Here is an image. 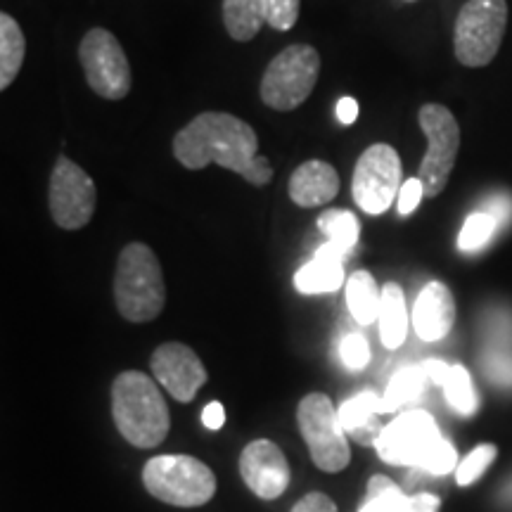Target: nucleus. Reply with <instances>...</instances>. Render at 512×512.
I'll list each match as a JSON object with an SVG mask.
<instances>
[{"mask_svg": "<svg viewBox=\"0 0 512 512\" xmlns=\"http://www.w3.org/2000/svg\"><path fill=\"white\" fill-rule=\"evenodd\" d=\"M50 214L64 230H79L93 219L98 190L93 178L69 157L60 155L50 174Z\"/></svg>", "mask_w": 512, "mask_h": 512, "instance_id": "12", "label": "nucleus"}, {"mask_svg": "<svg viewBox=\"0 0 512 512\" xmlns=\"http://www.w3.org/2000/svg\"><path fill=\"white\" fill-rule=\"evenodd\" d=\"M287 192H290V200L304 209L330 204L339 192V176L335 166L320 162V159L304 162L290 176V188H287Z\"/></svg>", "mask_w": 512, "mask_h": 512, "instance_id": "16", "label": "nucleus"}, {"mask_svg": "<svg viewBox=\"0 0 512 512\" xmlns=\"http://www.w3.org/2000/svg\"><path fill=\"white\" fill-rule=\"evenodd\" d=\"M441 501L434 494L406 496L389 477L370 479L366 503L358 512H439Z\"/></svg>", "mask_w": 512, "mask_h": 512, "instance_id": "18", "label": "nucleus"}, {"mask_svg": "<svg viewBox=\"0 0 512 512\" xmlns=\"http://www.w3.org/2000/svg\"><path fill=\"white\" fill-rule=\"evenodd\" d=\"M297 422L309 453L320 470L339 472L349 465L347 430L325 394H309L299 403Z\"/></svg>", "mask_w": 512, "mask_h": 512, "instance_id": "8", "label": "nucleus"}, {"mask_svg": "<svg viewBox=\"0 0 512 512\" xmlns=\"http://www.w3.org/2000/svg\"><path fill=\"white\" fill-rule=\"evenodd\" d=\"M152 370L166 392L181 403L195 399V394L207 382V370H204L200 356L181 342L162 344L152 354Z\"/></svg>", "mask_w": 512, "mask_h": 512, "instance_id": "13", "label": "nucleus"}, {"mask_svg": "<svg viewBox=\"0 0 512 512\" xmlns=\"http://www.w3.org/2000/svg\"><path fill=\"white\" fill-rule=\"evenodd\" d=\"M337 119L339 124L351 126L358 119V102L354 98H342L337 102Z\"/></svg>", "mask_w": 512, "mask_h": 512, "instance_id": "38", "label": "nucleus"}, {"mask_svg": "<svg viewBox=\"0 0 512 512\" xmlns=\"http://www.w3.org/2000/svg\"><path fill=\"white\" fill-rule=\"evenodd\" d=\"M377 323H380L382 344L387 349H399L401 344L406 342V335H408L406 297H403V290L396 283L384 285Z\"/></svg>", "mask_w": 512, "mask_h": 512, "instance_id": "19", "label": "nucleus"}, {"mask_svg": "<svg viewBox=\"0 0 512 512\" xmlns=\"http://www.w3.org/2000/svg\"><path fill=\"white\" fill-rule=\"evenodd\" d=\"M143 482L152 496L176 508H200L216 494V477L192 456H157L145 465Z\"/></svg>", "mask_w": 512, "mask_h": 512, "instance_id": "6", "label": "nucleus"}, {"mask_svg": "<svg viewBox=\"0 0 512 512\" xmlns=\"http://www.w3.org/2000/svg\"><path fill=\"white\" fill-rule=\"evenodd\" d=\"M508 494H510V496H512V484H510V489H508Z\"/></svg>", "mask_w": 512, "mask_h": 512, "instance_id": "39", "label": "nucleus"}, {"mask_svg": "<svg viewBox=\"0 0 512 512\" xmlns=\"http://www.w3.org/2000/svg\"><path fill=\"white\" fill-rule=\"evenodd\" d=\"M508 27L505 0H467L458 12L453 50L465 67H486L501 50Z\"/></svg>", "mask_w": 512, "mask_h": 512, "instance_id": "7", "label": "nucleus"}, {"mask_svg": "<svg viewBox=\"0 0 512 512\" xmlns=\"http://www.w3.org/2000/svg\"><path fill=\"white\" fill-rule=\"evenodd\" d=\"M339 356H342V363L349 370H361L368 366L370 361V347H368V339L358 332H351L342 339L339 344Z\"/></svg>", "mask_w": 512, "mask_h": 512, "instance_id": "30", "label": "nucleus"}, {"mask_svg": "<svg viewBox=\"0 0 512 512\" xmlns=\"http://www.w3.org/2000/svg\"><path fill=\"white\" fill-rule=\"evenodd\" d=\"M444 394L448 406L460 415H475L479 408V399L475 392V384H472V377L463 366H451V375L444 384Z\"/></svg>", "mask_w": 512, "mask_h": 512, "instance_id": "25", "label": "nucleus"}, {"mask_svg": "<svg viewBox=\"0 0 512 512\" xmlns=\"http://www.w3.org/2000/svg\"><path fill=\"white\" fill-rule=\"evenodd\" d=\"M337 413H339V422H342V427L349 434L358 430V427L366 425V422L377 418V415H384V406H382V399L375 392H361L358 396H354V399L344 401Z\"/></svg>", "mask_w": 512, "mask_h": 512, "instance_id": "27", "label": "nucleus"}, {"mask_svg": "<svg viewBox=\"0 0 512 512\" xmlns=\"http://www.w3.org/2000/svg\"><path fill=\"white\" fill-rule=\"evenodd\" d=\"M320 233L328 235L330 242H335L339 249L351 254V249L356 247L358 235H361V226H358V219L351 211L342 209H330L325 214H320L318 219Z\"/></svg>", "mask_w": 512, "mask_h": 512, "instance_id": "24", "label": "nucleus"}, {"mask_svg": "<svg viewBox=\"0 0 512 512\" xmlns=\"http://www.w3.org/2000/svg\"><path fill=\"white\" fill-rule=\"evenodd\" d=\"M422 368H425L427 377H430L434 384H441V387H444L448 375H451V366H448L446 361H441V358H427V361L422 363Z\"/></svg>", "mask_w": 512, "mask_h": 512, "instance_id": "36", "label": "nucleus"}, {"mask_svg": "<svg viewBox=\"0 0 512 512\" xmlns=\"http://www.w3.org/2000/svg\"><path fill=\"white\" fill-rule=\"evenodd\" d=\"M24 55H27V38L15 17L8 12L0 15V88L8 91L10 83L22 72Z\"/></svg>", "mask_w": 512, "mask_h": 512, "instance_id": "21", "label": "nucleus"}, {"mask_svg": "<svg viewBox=\"0 0 512 512\" xmlns=\"http://www.w3.org/2000/svg\"><path fill=\"white\" fill-rule=\"evenodd\" d=\"M202 422L207 430H221L223 422H226V411L219 401H211L207 408L202 411Z\"/></svg>", "mask_w": 512, "mask_h": 512, "instance_id": "37", "label": "nucleus"}, {"mask_svg": "<svg viewBox=\"0 0 512 512\" xmlns=\"http://www.w3.org/2000/svg\"><path fill=\"white\" fill-rule=\"evenodd\" d=\"M242 178H245V181H249L252 185H266V183H271V178H273L271 162H268L266 157L256 155V157L252 159V164H249V169L245 171V174H242Z\"/></svg>", "mask_w": 512, "mask_h": 512, "instance_id": "33", "label": "nucleus"}, {"mask_svg": "<svg viewBox=\"0 0 512 512\" xmlns=\"http://www.w3.org/2000/svg\"><path fill=\"white\" fill-rule=\"evenodd\" d=\"M491 216H496L498 223H508L512 219V197L510 195H494L486 200V209Z\"/></svg>", "mask_w": 512, "mask_h": 512, "instance_id": "35", "label": "nucleus"}, {"mask_svg": "<svg viewBox=\"0 0 512 512\" xmlns=\"http://www.w3.org/2000/svg\"><path fill=\"white\" fill-rule=\"evenodd\" d=\"M380 302L382 292L377 287L375 278L368 271H356L347 283V304L351 316L356 318V323L370 325L377 323L380 316Z\"/></svg>", "mask_w": 512, "mask_h": 512, "instance_id": "22", "label": "nucleus"}, {"mask_svg": "<svg viewBox=\"0 0 512 512\" xmlns=\"http://www.w3.org/2000/svg\"><path fill=\"white\" fill-rule=\"evenodd\" d=\"M320 55L306 43L280 50L266 67L259 95L275 112H292L309 100L318 83Z\"/></svg>", "mask_w": 512, "mask_h": 512, "instance_id": "5", "label": "nucleus"}, {"mask_svg": "<svg viewBox=\"0 0 512 512\" xmlns=\"http://www.w3.org/2000/svg\"><path fill=\"white\" fill-rule=\"evenodd\" d=\"M377 456L389 465H406L441 477L458 470V453L441 437L437 420L427 411H408L384 427L377 439Z\"/></svg>", "mask_w": 512, "mask_h": 512, "instance_id": "2", "label": "nucleus"}, {"mask_svg": "<svg viewBox=\"0 0 512 512\" xmlns=\"http://www.w3.org/2000/svg\"><path fill=\"white\" fill-rule=\"evenodd\" d=\"M223 24L233 41H252L266 24V0H223Z\"/></svg>", "mask_w": 512, "mask_h": 512, "instance_id": "20", "label": "nucleus"}, {"mask_svg": "<svg viewBox=\"0 0 512 512\" xmlns=\"http://www.w3.org/2000/svg\"><path fill=\"white\" fill-rule=\"evenodd\" d=\"M496 453H498L496 446H491V444H482V446H477L472 453H467L465 460L458 465V470H456V482L460 486L475 484L477 479L486 472V467L494 463Z\"/></svg>", "mask_w": 512, "mask_h": 512, "instance_id": "28", "label": "nucleus"}, {"mask_svg": "<svg viewBox=\"0 0 512 512\" xmlns=\"http://www.w3.org/2000/svg\"><path fill=\"white\" fill-rule=\"evenodd\" d=\"M501 223L496 221V216H491L489 211H475L470 214L463 223V230L458 235V249L460 252H479V249L489 245V240L494 238V233Z\"/></svg>", "mask_w": 512, "mask_h": 512, "instance_id": "26", "label": "nucleus"}, {"mask_svg": "<svg viewBox=\"0 0 512 512\" xmlns=\"http://www.w3.org/2000/svg\"><path fill=\"white\" fill-rule=\"evenodd\" d=\"M427 380H430V377H427L425 368L422 366H408L399 370V373L392 377L387 392L382 396L384 413L399 411V408L406 406V403L420 399V394L425 392Z\"/></svg>", "mask_w": 512, "mask_h": 512, "instance_id": "23", "label": "nucleus"}, {"mask_svg": "<svg viewBox=\"0 0 512 512\" xmlns=\"http://www.w3.org/2000/svg\"><path fill=\"white\" fill-rule=\"evenodd\" d=\"M422 197H425V185H422L420 178H408V181L401 185L399 197H396V200H399V214H413V211L418 209Z\"/></svg>", "mask_w": 512, "mask_h": 512, "instance_id": "32", "label": "nucleus"}, {"mask_svg": "<svg viewBox=\"0 0 512 512\" xmlns=\"http://www.w3.org/2000/svg\"><path fill=\"white\" fill-rule=\"evenodd\" d=\"M484 370L496 384L512 387V356L508 354H489L484 358Z\"/></svg>", "mask_w": 512, "mask_h": 512, "instance_id": "31", "label": "nucleus"}, {"mask_svg": "<svg viewBox=\"0 0 512 512\" xmlns=\"http://www.w3.org/2000/svg\"><path fill=\"white\" fill-rule=\"evenodd\" d=\"M456 323V302L444 283H427L413 306V328L422 342H439Z\"/></svg>", "mask_w": 512, "mask_h": 512, "instance_id": "15", "label": "nucleus"}, {"mask_svg": "<svg viewBox=\"0 0 512 512\" xmlns=\"http://www.w3.org/2000/svg\"><path fill=\"white\" fill-rule=\"evenodd\" d=\"M112 415L117 430L138 448H155L169 434V408L155 380L143 373H121L112 384Z\"/></svg>", "mask_w": 512, "mask_h": 512, "instance_id": "3", "label": "nucleus"}, {"mask_svg": "<svg viewBox=\"0 0 512 512\" xmlns=\"http://www.w3.org/2000/svg\"><path fill=\"white\" fill-rule=\"evenodd\" d=\"M420 128L427 136V152L422 159L418 178L425 185V197H437L446 188L456 166L460 150V126L453 112L444 105H422Z\"/></svg>", "mask_w": 512, "mask_h": 512, "instance_id": "9", "label": "nucleus"}, {"mask_svg": "<svg viewBox=\"0 0 512 512\" xmlns=\"http://www.w3.org/2000/svg\"><path fill=\"white\" fill-rule=\"evenodd\" d=\"M88 86L105 100H124L131 93V64L119 38L107 29H91L79 46Z\"/></svg>", "mask_w": 512, "mask_h": 512, "instance_id": "10", "label": "nucleus"}, {"mask_svg": "<svg viewBox=\"0 0 512 512\" xmlns=\"http://www.w3.org/2000/svg\"><path fill=\"white\" fill-rule=\"evenodd\" d=\"M259 150V138L247 121L228 112H202L174 138V157L185 169L200 171L209 164L245 174Z\"/></svg>", "mask_w": 512, "mask_h": 512, "instance_id": "1", "label": "nucleus"}, {"mask_svg": "<svg viewBox=\"0 0 512 512\" xmlns=\"http://www.w3.org/2000/svg\"><path fill=\"white\" fill-rule=\"evenodd\" d=\"M299 19V0H266V24L275 31H287Z\"/></svg>", "mask_w": 512, "mask_h": 512, "instance_id": "29", "label": "nucleus"}, {"mask_svg": "<svg viewBox=\"0 0 512 512\" xmlns=\"http://www.w3.org/2000/svg\"><path fill=\"white\" fill-rule=\"evenodd\" d=\"M240 475L252 494L259 498H278L290 484V465L278 444L268 439L252 441L240 456Z\"/></svg>", "mask_w": 512, "mask_h": 512, "instance_id": "14", "label": "nucleus"}, {"mask_svg": "<svg viewBox=\"0 0 512 512\" xmlns=\"http://www.w3.org/2000/svg\"><path fill=\"white\" fill-rule=\"evenodd\" d=\"M401 157L392 145H370L358 157L351 192L366 214H384L401 190Z\"/></svg>", "mask_w": 512, "mask_h": 512, "instance_id": "11", "label": "nucleus"}, {"mask_svg": "<svg viewBox=\"0 0 512 512\" xmlns=\"http://www.w3.org/2000/svg\"><path fill=\"white\" fill-rule=\"evenodd\" d=\"M344 259H347V252L328 240L323 247H318L309 264L299 268L297 275H294V287L302 294L339 290L344 283Z\"/></svg>", "mask_w": 512, "mask_h": 512, "instance_id": "17", "label": "nucleus"}, {"mask_svg": "<svg viewBox=\"0 0 512 512\" xmlns=\"http://www.w3.org/2000/svg\"><path fill=\"white\" fill-rule=\"evenodd\" d=\"M292 512H337V505L325 494L313 491V494H306L302 501L294 505Z\"/></svg>", "mask_w": 512, "mask_h": 512, "instance_id": "34", "label": "nucleus"}, {"mask_svg": "<svg viewBox=\"0 0 512 512\" xmlns=\"http://www.w3.org/2000/svg\"><path fill=\"white\" fill-rule=\"evenodd\" d=\"M114 299L121 316L131 323H147L162 313L166 302L162 266L143 242H131L121 249L114 275Z\"/></svg>", "mask_w": 512, "mask_h": 512, "instance_id": "4", "label": "nucleus"}]
</instances>
